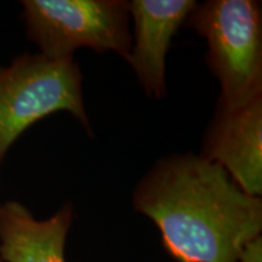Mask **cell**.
<instances>
[{
	"label": "cell",
	"instance_id": "obj_1",
	"mask_svg": "<svg viewBox=\"0 0 262 262\" xmlns=\"http://www.w3.org/2000/svg\"><path fill=\"white\" fill-rule=\"evenodd\" d=\"M133 206L157 226L176 262H239L262 232V201L217 164L185 153L157 160L133 192Z\"/></svg>",
	"mask_w": 262,
	"mask_h": 262
},
{
	"label": "cell",
	"instance_id": "obj_2",
	"mask_svg": "<svg viewBox=\"0 0 262 262\" xmlns=\"http://www.w3.org/2000/svg\"><path fill=\"white\" fill-rule=\"evenodd\" d=\"M205 39V62L219 80L216 104L239 107L262 96V6L256 0H206L186 18Z\"/></svg>",
	"mask_w": 262,
	"mask_h": 262
},
{
	"label": "cell",
	"instance_id": "obj_3",
	"mask_svg": "<svg viewBox=\"0 0 262 262\" xmlns=\"http://www.w3.org/2000/svg\"><path fill=\"white\" fill-rule=\"evenodd\" d=\"M68 112L90 133L84 104L83 73L73 56L18 55L0 64V165L18 137L35 123Z\"/></svg>",
	"mask_w": 262,
	"mask_h": 262
},
{
	"label": "cell",
	"instance_id": "obj_4",
	"mask_svg": "<svg viewBox=\"0 0 262 262\" xmlns=\"http://www.w3.org/2000/svg\"><path fill=\"white\" fill-rule=\"evenodd\" d=\"M22 19L27 37L50 58L72 57L79 48L130 56L125 0H24Z\"/></svg>",
	"mask_w": 262,
	"mask_h": 262
},
{
	"label": "cell",
	"instance_id": "obj_5",
	"mask_svg": "<svg viewBox=\"0 0 262 262\" xmlns=\"http://www.w3.org/2000/svg\"><path fill=\"white\" fill-rule=\"evenodd\" d=\"M220 165L244 192L262 193V96L239 107L216 104L202 153Z\"/></svg>",
	"mask_w": 262,
	"mask_h": 262
},
{
	"label": "cell",
	"instance_id": "obj_6",
	"mask_svg": "<svg viewBox=\"0 0 262 262\" xmlns=\"http://www.w3.org/2000/svg\"><path fill=\"white\" fill-rule=\"evenodd\" d=\"M194 0H131L134 40L127 62L147 96L166 95L165 57L173 35L194 8Z\"/></svg>",
	"mask_w": 262,
	"mask_h": 262
},
{
	"label": "cell",
	"instance_id": "obj_7",
	"mask_svg": "<svg viewBox=\"0 0 262 262\" xmlns=\"http://www.w3.org/2000/svg\"><path fill=\"white\" fill-rule=\"evenodd\" d=\"M71 203L45 220L21 203L0 204V257L4 262H66L64 248L73 224Z\"/></svg>",
	"mask_w": 262,
	"mask_h": 262
},
{
	"label": "cell",
	"instance_id": "obj_8",
	"mask_svg": "<svg viewBox=\"0 0 262 262\" xmlns=\"http://www.w3.org/2000/svg\"><path fill=\"white\" fill-rule=\"evenodd\" d=\"M239 262H262V237L255 238L245 245Z\"/></svg>",
	"mask_w": 262,
	"mask_h": 262
},
{
	"label": "cell",
	"instance_id": "obj_9",
	"mask_svg": "<svg viewBox=\"0 0 262 262\" xmlns=\"http://www.w3.org/2000/svg\"><path fill=\"white\" fill-rule=\"evenodd\" d=\"M0 262H4V261H3V260H2V257H0Z\"/></svg>",
	"mask_w": 262,
	"mask_h": 262
}]
</instances>
